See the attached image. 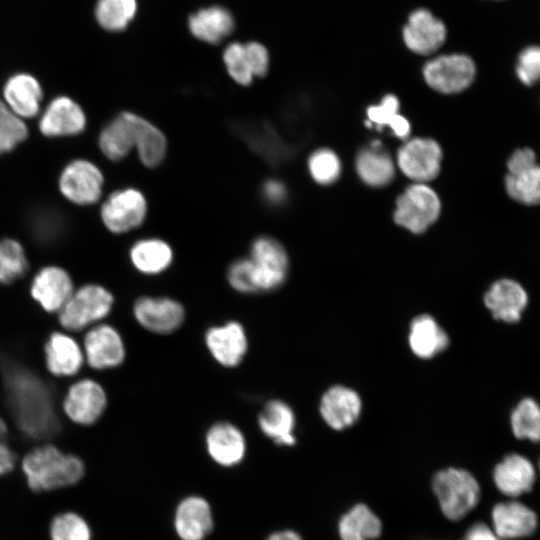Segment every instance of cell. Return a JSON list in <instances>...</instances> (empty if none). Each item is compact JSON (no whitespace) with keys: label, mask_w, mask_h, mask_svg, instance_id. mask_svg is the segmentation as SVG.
Instances as JSON below:
<instances>
[{"label":"cell","mask_w":540,"mask_h":540,"mask_svg":"<svg viewBox=\"0 0 540 540\" xmlns=\"http://www.w3.org/2000/svg\"><path fill=\"white\" fill-rule=\"evenodd\" d=\"M260 431L278 446L291 447L297 443L296 416L289 404L280 400L267 401L258 414Z\"/></svg>","instance_id":"22"},{"label":"cell","mask_w":540,"mask_h":540,"mask_svg":"<svg viewBox=\"0 0 540 540\" xmlns=\"http://www.w3.org/2000/svg\"><path fill=\"white\" fill-rule=\"evenodd\" d=\"M442 151L439 144L427 138L407 141L398 151L400 170L416 183L434 179L440 171Z\"/></svg>","instance_id":"12"},{"label":"cell","mask_w":540,"mask_h":540,"mask_svg":"<svg viewBox=\"0 0 540 540\" xmlns=\"http://www.w3.org/2000/svg\"><path fill=\"white\" fill-rule=\"evenodd\" d=\"M173 526L180 540H205L214 527L210 503L199 495L183 498L175 509Z\"/></svg>","instance_id":"16"},{"label":"cell","mask_w":540,"mask_h":540,"mask_svg":"<svg viewBox=\"0 0 540 540\" xmlns=\"http://www.w3.org/2000/svg\"><path fill=\"white\" fill-rule=\"evenodd\" d=\"M263 196L271 204H280L286 197L285 186L278 180L270 179L263 185Z\"/></svg>","instance_id":"47"},{"label":"cell","mask_w":540,"mask_h":540,"mask_svg":"<svg viewBox=\"0 0 540 540\" xmlns=\"http://www.w3.org/2000/svg\"><path fill=\"white\" fill-rule=\"evenodd\" d=\"M21 470L29 489L42 493L77 484L84 477L85 464L80 457L46 444L24 456Z\"/></svg>","instance_id":"2"},{"label":"cell","mask_w":540,"mask_h":540,"mask_svg":"<svg viewBox=\"0 0 540 540\" xmlns=\"http://www.w3.org/2000/svg\"><path fill=\"white\" fill-rule=\"evenodd\" d=\"M539 469H540V461H539Z\"/></svg>","instance_id":"51"},{"label":"cell","mask_w":540,"mask_h":540,"mask_svg":"<svg viewBox=\"0 0 540 540\" xmlns=\"http://www.w3.org/2000/svg\"><path fill=\"white\" fill-rule=\"evenodd\" d=\"M46 364L56 376L76 374L83 363V353L78 343L70 336L53 333L45 346Z\"/></svg>","instance_id":"30"},{"label":"cell","mask_w":540,"mask_h":540,"mask_svg":"<svg viewBox=\"0 0 540 540\" xmlns=\"http://www.w3.org/2000/svg\"><path fill=\"white\" fill-rule=\"evenodd\" d=\"M188 25L191 33L199 40L217 44L232 32L234 20L227 9L212 6L192 14Z\"/></svg>","instance_id":"31"},{"label":"cell","mask_w":540,"mask_h":540,"mask_svg":"<svg viewBox=\"0 0 540 540\" xmlns=\"http://www.w3.org/2000/svg\"><path fill=\"white\" fill-rule=\"evenodd\" d=\"M204 343L214 361L224 368L239 366L249 348L246 330L235 320L209 327L204 333Z\"/></svg>","instance_id":"10"},{"label":"cell","mask_w":540,"mask_h":540,"mask_svg":"<svg viewBox=\"0 0 540 540\" xmlns=\"http://www.w3.org/2000/svg\"><path fill=\"white\" fill-rule=\"evenodd\" d=\"M136 11V0H98L95 16L104 29L121 31L134 18Z\"/></svg>","instance_id":"37"},{"label":"cell","mask_w":540,"mask_h":540,"mask_svg":"<svg viewBox=\"0 0 540 540\" xmlns=\"http://www.w3.org/2000/svg\"><path fill=\"white\" fill-rule=\"evenodd\" d=\"M516 75L526 86L540 81V46L532 45L523 49L517 59Z\"/></svg>","instance_id":"44"},{"label":"cell","mask_w":540,"mask_h":540,"mask_svg":"<svg viewBox=\"0 0 540 540\" xmlns=\"http://www.w3.org/2000/svg\"><path fill=\"white\" fill-rule=\"evenodd\" d=\"M492 476L501 493L519 496L532 489L535 470L527 458L519 454H509L495 466Z\"/></svg>","instance_id":"24"},{"label":"cell","mask_w":540,"mask_h":540,"mask_svg":"<svg viewBox=\"0 0 540 540\" xmlns=\"http://www.w3.org/2000/svg\"><path fill=\"white\" fill-rule=\"evenodd\" d=\"M5 104L19 117L31 118L38 114L42 88L38 80L26 73L15 74L4 85Z\"/></svg>","instance_id":"26"},{"label":"cell","mask_w":540,"mask_h":540,"mask_svg":"<svg viewBox=\"0 0 540 540\" xmlns=\"http://www.w3.org/2000/svg\"><path fill=\"white\" fill-rule=\"evenodd\" d=\"M7 434V426L5 422L0 418V439L4 440Z\"/></svg>","instance_id":"50"},{"label":"cell","mask_w":540,"mask_h":540,"mask_svg":"<svg viewBox=\"0 0 540 540\" xmlns=\"http://www.w3.org/2000/svg\"><path fill=\"white\" fill-rule=\"evenodd\" d=\"M244 47L253 76H265L269 68L267 49L258 42H248Z\"/></svg>","instance_id":"45"},{"label":"cell","mask_w":540,"mask_h":540,"mask_svg":"<svg viewBox=\"0 0 540 540\" xmlns=\"http://www.w3.org/2000/svg\"><path fill=\"white\" fill-rule=\"evenodd\" d=\"M103 184L100 169L84 159L70 162L59 178V189L63 196L78 205L96 203L102 195Z\"/></svg>","instance_id":"11"},{"label":"cell","mask_w":540,"mask_h":540,"mask_svg":"<svg viewBox=\"0 0 540 540\" xmlns=\"http://www.w3.org/2000/svg\"><path fill=\"white\" fill-rule=\"evenodd\" d=\"M107 395L104 388L92 379H83L73 384L65 397L64 410L77 424H94L104 413Z\"/></svg>","instance_id":"15"},{"label":"cell","mask_w":540,"mask_h":540,"mask_svg":"<svg viewBox=\"0 0 540 540\" xmlns=\"http://www.w3.org/2000/svg\"><path fill=\"white\" fill-rule=\"evenodd\" d=\"M86 126V116L79 104L66 96L53 99L39 122L41 133L47 137L72 136Z\"/></svg>","instance_id":"20"},{"label":"cell","mask_w":540,"mask_h":540,"mask_svg":"<svg viewBox=\"0 0 540 540\" xmlns=\"http://www.w3.org/2000/svg\"><path fill=\"white\" fill-rule=\"evenodd\" d=\"M308 167L313 179L323 185L336 181L341 172L338 156L329 149H319L309 158Z\"/></svg>","instance_id":"41"},{"label":"cell","mask_w":540,"mask_h":540,"mask_svg":"<svg viewBox=\"0 0 540 540\" xmlns=\"http://www.w3.org/2000/svg\"><path fill=\"white\" fill-rule=\"evenodd\" d=\"M408 342L417 357L429 359L447 348L449 337L431 315L421 314L410 323Z\"/></svg>","instance_id":"28"},{"label":"cell","mask_w":540,"mask_h":540,"mask_svg":"<svg viewBox=\"0 0 540 540\" xmlns=\"http://www.w3.org/2000/svg\"><path fill=\"white\" fill-rule=\"evenodd\" d=\"M28 268L23 247L13 239L0 240V283H10Z\"/></svg>","instance_id":"39"},{"label":"cell","mask_w":540,"mask_h":540,"mask_svg":"<svg viewBox=\"0 0 540 540\" xmlns=\"http://www.w3.org/2000/svg\"><path fill=\"white\" fill-rule=\"evenodd\" d=\"M146 214V198L135 188H124L111 193L100 210L103 224L115 234L136 229L144 222Z\"/></svg>","instance_id":"8"},{"label":"cell","mask_w":540,"mask_h":540,"mask_svg":"<svg viewBox=\"0 0 540 540\" xmlns=\"http://www.w3.org/2000/svg\"><path fill=\"white\" fill-rule=\"evenodd\" d=\"M505 187L508 195L518 203L540 204V165L534 163L508 172L505 177Z\"/></svg>","instance_id":"34"},{"label":"cell","mask_w":540,"mask_h":540,"mask_svg":"<svg viewBox=\"0 0 540 540\" xmlns=\"http://www.w3.org/2000/svg\"><path fill=\"white\" fill-rule=\"evenodd\" d=\"M440 209L436 192L425 183H415L397 199L394 220L412 233L419 234L436 221Z\"/></svg>","instance_id":"5"},{"label":"cell","mask_w":540,"mask_h":540,"mask_svg":"<svg viewBox=\"0 0 540 540\" xmlns=\"http://www.w3.org/2000/svg\"><path fill=\"white\" fill-rule=\"evenodd\" d=\"M431 489L441 514L449 521L464 519L479 503L481 490L468 470L446 467L431 478Z\"/></svg>","instance_id":"3"},{"label":"cell","mask_w":540,"mask_h":540,"mask_svg":"<svg viewBox=\"0 0 540 540\" xmlns=\"http://www.w3.org/2000/svg\"><path fill=\"white\" fill-rule=\"evenodd\" d=\"M423 74L432 89L452 94L463 91L473 82L476 67L467 55H442L427 62Z\"/></svg>","instance_id":"9"},{"label":"cell","mask_w":540,"mask_h":540,"mask_svg":"<svg viewBox=\"0 0 540 540\" xmlns=\"http://www.w3.org/2000/svg\"><path fill=\"white\" fill-rule=\"evenodd\" d=\"M510 423L518 439L540 441V405L529 397L523 398L511 412Z\"/></svg>","instance_id":"36"},{"label":"cell","mask_w":540,"mask_h":540,"mask_svg":"<svg viewBox=\"0 0 540 540\" xmlns=\"http://www.w3.org/2000/svg\"><path fill=\"white\" fill-rule=\"evenodd\" d=\"M5 383L8 403L22 433L35 440L54 436L60 427L48 387L22 368H10Z\"/></svg>","instance_id":"1"},{"label":"cell","mask_w":540,"mask_h":540,"mask_svg":"<svg viewBox=\"0 0 540 540\" xmlns=\"http://www.w3.org/2000/svg\"><path fill=\"white\" fill-rule=\"evenodd\" d=\"M31 294L46 311L61 310L73 294L71 278L59 267H45L34 277Z\"/></svg>","instance_id":"21"},{"label":"cell","mask_w":540,"mask_h":540,"mask_svg":"<svg viewBox=\"0 0 540 540\" xmlns=\"http://www.w3.org/2000/svg\"><path fill=\"white\" fill-rule=\"evenodd\" d=\"M135 149L148 168L159 166L167 152V140L154 124L134 113Z\"/></svg>","instance_id":"32"},{"label":"cell","mask_w":540,"mask_h":540,"mask_svg":"<svg viewBox=\"0 0 540 540\" xmlns=\"http://www.w3.org/2000/svg\"><path fill=\"white\" fill-rule=\"evenodd\" d=\"M383 530L381 518L368 504L362 502L352 505L337 521L340 540H377Z\"/></svg>","instance_id":"25"},{"label":"cell","mask_w":540,"mask_h":540,"mask_svg":"<svg viewBox=\"0 0 540 540\" xmlns=\"http://www.w3.org/2000/svg\"><path fill=\"white\" fill-rule=\"evenodd\" d=\"M132 314L144 330L158 335L177 331L186 317L183 304L168 296H140L133 303Z\"/></svg>","instance_id":"7"},{"label":"cell","mask_w":540,"mask_h":540,"mask_svg":"<svg viewBox=\"0 0 540 540\" xmlns=\"http://www.w3.org/2000/svg\"><path fill=\"white\" fill-rule=\"evenodd\" d=\"M50 540H92L88 521L74 511L55 514L48 527Z\"/></svg>","instance_id":"38"},{"label":"cell","mask_w":540,"mask_h":540,"mask_svg":"<svg viewBox=\"0 0 540 540\" xmlns=\"http://www.w3.org/2000/svg\"><path fill=\"white\" fill-rule=\"evenodd\" d=\"M208 456L217 465L231 468L239 465L247 452V441L241 429L228 421L212 424L205 434Z\"/></svg>","instance_id":"14"},{"label":"cell","mask_w":540,"mask_h":540,"mask_svg":"<svg viewBox=\"0 0 540 540\" xmlns=\"http://www.w3.org/2000/svg\"><path fill=\"white\" fill-rule=\"evenodd\" d=\"M88 364L98 370L120 366L126 358V346L119 331L108 324L93 326L84 337Z\"/></svg>","instance_id":"13"},{"label":"cell","mask_w":540,"mask_h":540,"mask_svg":"<svg viewBox=\"0 0 540 540\" xmlns=\"http://www.w3.org/2000/svg\"><path fill=\"white\" fill-rule=\"evenodd\" d=\"M259 293L278 289L288 276L289 258L283 245L271 236H259L250 246Z\"/></svg>","instance_id":"6"},{"label":"cell","mask_w":540,"mask_h":540,"mask_svg":"<svg viewBox=\"0 0 540 540\" xmlns=\"http://www.w3.org/2000/svg\"><path fill=\"white\" fill-rule=\"evenodd\" d=\"M16 462L14 452L0 439V477L10 473Z\"/></svg>","instance_id":"48"},{"label":"cell","mask_w":540,"mask_h":540,"mask_svg":"<svg viewBox=\"0 0 540 540\" xmlns=\"http://www.w3.org/2000/svg\"><path fill=\"white\" fill-rule=\"evenodd\" d=\"M229 286L241 294L259 293L253 265L249 257L234 260L227 269Z\"/></svg>","instance_id":"43"},{"label":"cell","mask_w":540,"mask_h":540,"mask_svg":"<svg viewBox=\"0 0 540 540\" xmlns=\"http://www.w3.org/2000/svg\"><path fill=\"white\" fill-rule=\"evenodd\" d=\"M493 530L500 539L530 536L537 527L536 514L517 501L496 504L491 512Z\"/></svg>","instance_id":"23"},{"label":"cell","mask_w":540,"mask_h":540,"mask_svg":"<svg viewBox=\"0 0 540 540\" xmlns=\"http://www.w3.org/2000/svg\"><path fill=\"white\" fill-rule=\"evenodd\" d=\"M356 169L360 178L372 187L387 185L395 172L391 157L377 144L360 151L356 159Z\"/></svg>","instance_id":"33"},{"label":"cell","mask_w":540,"mask_h":540,"mask_svg":"<svg viewBox=\"0 0 540 540\" xmlns=\"http://www.w3.org/2000/svg\"><path fill=\"white\" fill-rule=\"evenodd\" d=\"M461 540H500L493 529L483 522L470 526Z\"/></svg>","instance_id":"46"},{"label":"cell","mask_w":540,"mask_h":540,"mask_svg":"<svg viewBox=\"0 0 540 540\" xmlns=\"http://www.w3.org/2000/svg\"><path fill=\"white\" fill-rule=\"evenodd\" d=\"M266 540H303L301 535L292 529H282L272 532Z\"/></svg>","instance_id":"49"},{"label":"cell","mask_w":540,"mask_h":540,"mask_svg":"<svg viewBox=\"0 0 540 540\" xmlns=\"http://www.w3.org/2000/svg\"><path fill=\"white\" fill-rule=\"evenodd\" d=\"M483 300L494 319L516 323L528 305V294L519 282L502 278L491 284Z\"/></svg>","instance_id":"18"},{"label":"cell","mask_w":540,"mask_h":540,"mask_svg":"<svg viewBox=\"0 0 540 540\" xmlns=\"http://www.w3.org/2000/svg\"><path fill=\"white\" fill-rule=\"evenodd\" d=\"M129 259L140 274L155 276L165 272L171 266L174 253L166 241L159 238H144L131 246Z\"/></svg>","instance_id":"29"},{"label":"cell","mask_w":540,"mask_h":540,"mask_svg":"<svg viewBox=\"0 0 540 540\" xmlns=\"http://www.w3.org/2000/svg\"><path fill=\"white\" fill-rule=\"evenodd\" d=\"M98 144L112 161L126 157L135 148L134 113L125 111L113 118L100 132Z\"/></svg>","instance_id":"27"},{"label":"cell","mask_w":540,"mask_h":540,"mask_svg":"<svg viewBox=\"0 0 540 540\" xmlns=\"http://www.w3.org/2000/svg\"><path fill=\"white\" fill-rule=\"evenodd\" d=\"M223 60L230 77L238 84L248 86L253 81L244 44L234 42L229 44L223 53Z\"/></svg>","instance_id":"42"},{"label":"cell","mask_w":540,"mask_h":540,"mask_svg":"<svg viewBox=\"0 0 540 540\" xmlns=\"http://www.w3.org/2000/svg\"><path fill=\"white\" fill-rule=\"evenodd\" d=\"M368 124L375 125L378 129L389 127L395 136L405 139L410 133L408 120L399 113V101L392 95H386L379 105L370 106L367 109Z\"/></svg>","instance_id":"35"},{"label":"cell","mask_w":540,"mask_h":540,"mask_svg":"<svg viewBox=\"0 0 540 540\" xmlns=\"http://www.w3.org/2000/svg\"><path fill=\"white\" fill-rule=\"evenodd\" d=\"M446 35L444 23L424 8L413 11L403 28L406 46L420 55H429L437 51L445 42Z\"/></svg>","instance_id":"17"},{"label":"cell","mask_w":540,"mask_h":540,"mask_svg":"<svg viewBox=\"0 0 540 540\" xmlns=\"http://www.w3.org/2000/svg\"><path fill=\"white\" fill-rule=\"evenodd\" d=\"M362 411V401L353 389L335 385L330 387L320 401V415L333 430L342 431L353 426Z\"/></svg>","instance_id":"19"},{"label":"cell","mask_w":540,"mask_h":540,"mask_svg":"<svg viewBox=\"0 0 540 540\" xmlns=\"http://www.w3.org/2000/svg\"><path fill=\"white\" fill-rule=\"evenodd\" d=\"M28 135L21 117L0 100V154L14 149Z\"/></svg>","instance_id":"40"},{"label":"cell","mask_w":540,"mask_h":540,"mask_svg":"<svg viewBox=\"0 0 540 540\" xmlns=\"http://www.w3.org/2000/svg\"><path fill=\"white\" fill-rule=\"evenodd\" d=\"M114 297L105 287L87 284L73 292L61 308L59 321L70 331L82 330L104 319L113 308Z\"/></svg>","instance_id":"4"}]
</instances>
